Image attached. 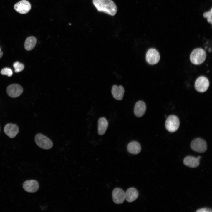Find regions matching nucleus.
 Masks as SVG:
<instances>
[{
    "mask_svg": "<svg viewBox=\"0 0 212 212\" xmlns=\"http://www.w3.org/2000/svg\"><path fill=\"white\" fill-rule=\"evenodd\" d=\"M23 187L26 192L34 193L38 190L39 185L37 181L32 180L25 181L23 184Z\"/></svg>",
    "mask_w": 212,
    "mask_h": 212,
    "instance_id": "12",
    "label": "nucleus"
},
{
    "mask_svg": "<svg viewBox=\"0 0 212 212\" xmlns=\"http://www.w3.org/2000/svg\"><path fill=\"white\" fill-rule=\"evenodd\" d=\"M15 10L22 14L27 13L31 9V5L26 0H22L16 3L14 5Z\"/></svg>",
    "mask_w": 212,
    "mask_h": 212,
    "instance_id": "9",
    "label": "nucleus"
},
{
    "mask_svg": "<svg viewBox=\"0 0 212 212\" xmlns=\"http://www.w3.org/2000/svg\"><path fill=\"white\" fill-rule=\"evenodd\" d=\"M125 199L128 202L131 203L136 200L138 197L137 190L134 187L128 188L125 193Z\"/></svg>",
    "mask_w": 212,
    "mask_h": 212,
    "instance_id": "16",
    "label": "nucleus"
},
{
    "mask_svg": "<svg viewBox=\"0 0 212 212\" xmlns=\"http://www.w3.org/2000/svg\"><path fill=\"white\" fill-rule=\"evenodd\" d=\"M37 42L36 38L34 36H30L26 39L24 43V47L25 49L30 51L35 47Z\"/></svg>",
    "mask_w": 212,
    "mask_h": 212,
    "instance_id": "19",
    "label": "nucleus"
},
{
    "mask_svg": "<svg viewBox=\"0 0 212 212\" xmlns=\"http://www.w3.org/2000/svg\"><path fill=\"white\" fill-rule=\"evenodd\" d=\"M209 85L208 80L204 76H201L198 78L195 83L196 90L200 92H206L208 89Z\"/></svg>",
    "mask_w": 212,
    "mask_h": 212,
    "instance_id": "6",
    "label": "nucleus"
},
{
    "mask_svg": "<svg viewBox=\"0 0 212 212\" xmlns=\"http://www.w3.org/2000/svg\"><path fill=\"white\" fill-rule=\"evenodd\" d=\"M212 15V9L210 11L205 12L203 14V16L205 18H208L211 16Z\"/></svg>",
    "mask_w": 212,
    "mask_h": 212,
    "instance_id": "23",
    "label": "nucleus"
},
{
    "mask_svg": "<svg viewBox=\"0 0 212 212\" xmlns=\"http://www.w3.org/2000/svg\"><path fill=\"white\" fill-rule=\"evenodd\" d=\"M93 3L97 10L113 16L117 11L115 4L111 0H93Z\"/></svg>",
    "mask_w": 212,
    "mask_h": 212,
    "instance_id": "1",
    "label": "nucleus"
},
{
    "mask_svg": "<svg viewBox=\"0 0 212 212\" xmlns=\"http://www.w3.org/2000/svg\"><path fill=\"white\" fill-rule=\"evenodd\" d=\"M160 59L159 53L156 49L152 48L148 50L146 54V59L149 64H156L159 62Z\"/></svg>",
    "mask_w": 212,
    "mask_h": 212,
    "instance_id": "7",
    "label": "nucleus"
},
{
    "mask_svg": "<svg viewBox=\"0 0 212 212\" xmlns=\"http://www.w3.org/2000/svg\"><path fill=\"white\" fill-rule=\"evenodd\" d=\"M4 133L10 138H14L19 132L18 126L16 124L8 123L5 126Z\"/></svg>",
    "mask_w": 212,
    "mask_h": 212,
    "instance_id": "11",
    "label": "nucleus"
},
{
    "mask_svg": "<svg viewBox=\"0 0 212 212\" xmlns=\"http://www.w3.org/2000/svg\"><path fill=\"white\" fill-rule=\"evenodd\" d=\"M35 141L36 144L40 148L48 150L53 146L52 141L47 137L41 133H38L35 136Z\"/></svg>",
    "mask_w": 212,
    "mask_h": 212,
    "instance_id": "3",
    "label": "nucleus"
},
{
    "mask_svg": "<svg viewBox=\"0 0 212 212\" xmlns=\"http://www.w3.org/2000/svg\"><path fill=\"white\" fill-rule=\"evenodd\" d=\"M108 126V122L105 118H100L98 122V134L102 135L105 133Z\"/></svg>",
    "mask_w": 212,
    "mask_h": 212,
    "instance_id": "17",
    "label": "nucleus"
},
{
    "mask_svg": "<svg viewBox=\"0 0 212 212\" xmlns=\"http://www.w3.org/2000/svg\"><path fill=\"white\" fill-rule=\"evenodd\" d=\"M23 88L20 85L14 84L10 85L7 88L6 92L11 97L16 98L20 96L23 92Z\"/></svg>",
    "mask_w": 212,
    "mask_h": 212,
    "instance_id": "8",
    "label": "nucleus"
},
{
    "mask_svg": "<svg viewBox=\"0 0 212 212\" xmlns=\"http://www.w3.org/2000/svg\"><path fill=\"white\" fill-rule=\"evenodd\" d=\"M191 147L194 151L200 153L205 152L207 148L206 142L200 138L194 139L191 142Z\"/></svg>",
    "mask_w": 212,
    "mask_h": 212,
    "instance_id": "5",
    "label": "nucleus"
},
{
    "mask_svg": "<svg viewBox=\"0 0 212 212\" xmlns=\"http://www.w3.org/2000/svg\"><path fill=\"white\" fill-rule=\"evenodd\" d=\"M3 52L2 51H1V52L0 53V59L1 57L3 56Z\"/></svg>",
    "mask_w": 212,
    "mask_h": 212,
    "instance_id": "24",
    "label": "nucleus"
},
{
    "mask_svg": "<svg viewBox=\"0 0 212 212\" xmlns=\"http://www.w3.org/2000/svg\"><path fill=\"white\" fill-rule=\"evenodd\" d=\"M127 149L129 153L136 155L140 152L141 148L139 143L136 141H132L128 144Z\"/></svg>",
    "mask_w": 212,
    "mask_h": 212,
    "instance_id": "18",
    "label": "nucleus"
},
{
    "mask_svg": "<svg viewBox=\"0 0 212 212\" xmlns=\"http://www.w3.org/2000/svg\"><path fill=\"white\" fill-rule=\"evenodd\" d=\"M212 211V209L211 208H204L197 210L196 212H211Z\"/></svg>",
    "mask_w": 212,
    "mask_h": 212,
    "instance_id": "22",
    "label": "nucleus"
},
{
    "mask_svg": "<svg viewBox=\"0 0 212 212\" xmlns=\"http://www.w3.org/2000/svg\"><path fill=\"white\" fill-rule=\"evenodd\" d=\"M1 73L2 75H6L9 77H11L13 74L12 70L8 68H4L1 69Z\"/></svg>",
    "mask_w": 212,
    "mask_h": 212,
    "instance_id": "21",
    "label": "nucleus"
},
{
    "mask_svg": "<svg viewBox=\"0 0 212 212\" xmlns=\"http://www.w3.org/2000/svg\"><path fill=\"white\" fill-rule=\"evenodd\" d=\"M201 158L200 156L197 158L192 156H187L184 159L183 163L185 165L190 168H195L199 165Z\"/></svg>",
    "mask_w": 212,
    "mask_h": 212,
    "instance_id": "14",
    "label": "nucleus"
},
{
    "mask_svg": "<svg viewBox=\"0 0 212 212\" xmlns=\"http://www.w3.org/2000/svg\"><path fill=\"white\" fill-rule=\"evenodd\" d=\"M206 54L205 51L201 48L194 49L190 55V60L191 63L195 65L202 64L205 60Z\"/></svg>",
    "mask_w": 212,
    "mask_h": 212,
    "instance_id": "2",
    "label": "nucleus"
},
{
    "mask_svg": "<svg viewBox=\"0 0 212 212\" xmlns=\"http://www.w3.org/2000/svg\"><path fill=\"white\" fill-rule=\"evenodd\" d=\"M112 197L113 201L115 204H122L125 199V193L121 188H115L112 191Z\"/></svg>",
    "mask_w": 212,
    "mask_h": 212,
    "instance_id": "10",
    "label": "nucleus"
},
{
    "mask_svg": "<svg viewBox=\"0 0 212 212\" xmlns=\"http://www.w3.org/2000/svg\"><path fill=\"white\" fill-rule=\"evenodd\" d=\"M124 92V88L121 85L117 86L116 85H114L112 87V95L113 98L117 100H122Z\"/></svg>",
    "mask_w": 212,
    "mask_h": 212,
    "instance_id": "15",
    "label": "nucleus"
},
{
    "mask_svg": "<svg viewBox=\"0 0 212 212\" xmlns=\"http://www.w3.org/2000/svg\"><path fill=\"white\" fill-rule=\"evenodd\" d=\"M1 47H0V53L1 52Z\"/></svg>",
    "mask_w": 212,
    "mask_h": 212,
    "instance_id": "25",
    "label": "nucleus"
},
{
    "mask_svg": "<svg viewBox=\"0 0 212 212\" xmlns=\"http://www.w3.org/2000/svg\"><path fill=\"white\" fill-rule=\"evenodd\" d=\"M13 66L15 69V72L16 73H18L22 71L24 68V65L18 61L14 62Z\"/></svg>",
    "mask_w": 212,
    "mask_h": 212,
    "instance_id": "20",
    "label": "nucleus"
},
{
    "mask_svg": "<svg viewBox=\"0 0 212 212\" xmlns=\"http://www.w3.org/2000/svg\"><path fill=\"white\" fill-rule=\"evenodd\" d=\"M180 125V121L178 117L175 115L169 116L166 120L165 127L166 130L171 132L176 131Z\"/></svg>",
    "mask_w": 212,
    "mask_h": 212,
    "instance_id": "4",
    "label": "nucleus"
},
{
    "mask_svg": "<svg viewBox=\"0 0 212 212\" xmlns=\"http://www.w3.org/2000/svg\"><path fill=\"white\" fill-rule=\"evenodd\" d=\"M146 109V106L145 103L142 101H138L136 103L134 106V114L138 117H141L145 114Z\"/></svg>",
    "mask_w": 212,
    "mask_h": 212,
    "instance_id": "13",
    "label": "nucleus"
}]
</instances>
